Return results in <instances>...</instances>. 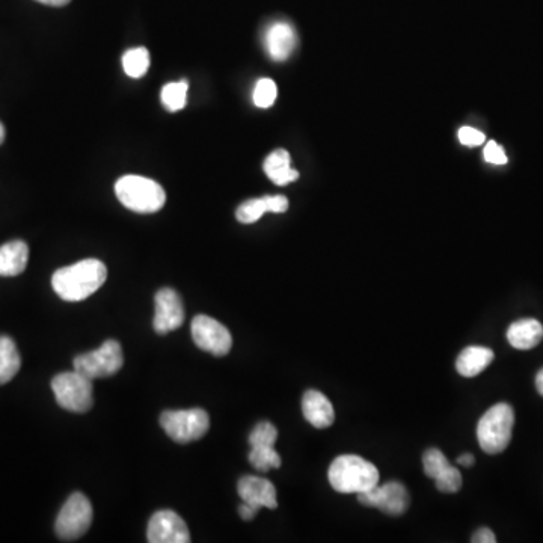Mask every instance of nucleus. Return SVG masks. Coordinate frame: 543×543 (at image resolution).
<instances>
[{
    "mask_svg": "<svg viewBox=\"0 0 543 543\" xmlns=\"http://www.w3.org/2000/svg\"><path fill=\"white\" fill-rule=\"evenodd\" d=\"M29 248L23 240L0 246V277H17L28 266Z\"/></svg>",
    "mask_w": 543,
    "mask_h": 543,
    "instance_id": "nucleus-18",
    "label": "nucleus"
},
{
    "mask_svg": "<svg viewBox=\"0 0 543 543\" xmlns=\"http://www.w3.org/2000/svg\"><path fill=\"white\" fill-rule=\"evenodd\" d=\"M436 488L442 494H456L462 488V474L458 468L448 465L439 476L435 477Z\"/></svg>",
    "mask_w": 543,
    "mask_h": 543,
    "instance_id": "nucleus-26",
    "label": "nucleus"
},
{
    "mask_svg": "<svg viewBox=\"0 0 543 543\" xmlns=\"http://www.w3.org/2000/svg\"><path fill=\"white\" fill-rule=\"evenodd\" d=\"M474 462H476V459H474V456L470 455V453H465V455H462L461 458L458 459V464L465 468L473 467Z\"/></svg>",
    "mask_w": 543,
    "mask_h": 543,
    "instance_id": "nucleus-32",
    "label": "nucleus"
},
{
    "mask_svg": "<svg viewBox=\"0 0 543 543\" xmlns=\"http://www.w3.org/2000/svg\"><path fill=\"white\" fill-rule=\"evenodd\" d=\"M22 367V358L13 338L0 335V385L13 381Z\"/></svg>",
    "mask_w": 543,
    "mask_h": 543,
    "instance_id": "nucleus-22",
    "label": "nucleus"
},
{
    "mask_svg": "<svg viewBox=\"0 0 543 543\" xmlns=\"http://www.w3.org/2000/svg\"><path fill=\"white\" fill-rule=\"evenodd\" d=\"M188 89L189 85L186 80L168 83V85L163 86V106L171 112H178L181 109H185L186 103H188Z\"/></svg>",
    "mask_w": 543,
    "mask_h": 543,
    "instance_id": "nucleus-24",
    "label": "nucleus"
},
{
    "mask_svg": "<svg viewBox=\"0 0 543 543\" xmlns=\"http://www.w3.org/2000/svg\"><path fill=\"white\" fill-rule=\"evenodd\" d=\"M507 340L515 349L530 350L543 340V326L536 319H521L507 329Z\"/></svg>",
    "mask_w": 543,
    "mask_h": 543,
    "instance_id": "nucleus-20",
    "label": "nucleus"
},
{
    "mask_svg": "<svg viewBox=\"0 0 543 543\" xmlns=\"http://www.w3.org/2000/svg\"><path fill=\"white\" fill-rule=\"evenodd\" d=\"M515 412L509 403H497L492 406L477 426V439L480 448L488 455H498L509 447L512 441Z\"/></svg>",
    "mask_w": 543,
    "mask_h": 543,
    "instance_id": "nucleus-4",
    "label": "nucleus"
},
{
    "mask_svg": "<svg viewBox=\"0 0 543 543\" xmlns=\"http://www.w3.org/2000/svg\"><path fill=\"white\" fill-rule=\"evenodd\" d=\"M263 168L269 180L274 181L278 186L290 185L299 178V172L292 168V157L289 151L283 148L270 153L264 160Z\"/></svg>",
    "mask_w": 543,
    "mask_h": 543,
    "instance_id": "nucleus-21",
    "label": "nucleus"
},
{
    "mask_svg": "<svg viewBox=\"0 0 543 543\" xmlns=\"http://www.w3.org/2000/svg\"><path fill=\"white\" fill-rule=\"evenodd\" d=\"M278 439V429L269 421H261L249 435L251 453L248 459L252 467L260 473L278 470L281 467V458L275 450Z\"/></svg>",
    "mask_w": 543,
    "mask_h": 543,
    "instance_id": "nucleus-9",
    "label": "nucleus"
},
{
    "mask_svg": "<svg viewBox=\"0 0 543 543\" xmlns=\"http://www.w3.org/2000/svg\"><path fill=\"white\" fill-rule=\"evenodd\" d=\"M93 506L85 495L76 492L68 498L56 518L55 531L59 539L65 542L77 540L93 524Z\"/></svg>",
    "mask_w": 543,
    "mask_h": 543,
    "instance_id": "nucleus-8",
    "label": "nucleus"
},
{
    "mask_svg": "<svg viewBox=\"0 0 543 543\" xmlns=\"http://www.w3.org/2000/svg\"><path fill=\"white\" fill-rule=\"evenodd\" d=\"M52 390L58 405L67 411L83 414L93 408V381L80 375L76 370L55 376L52 381Z\"/></svg>",
    "mask_w": 543,
    "mask_h": 543,
    "instance_id": "nucleus-5",
    "label": "nucleus"
},
{
    "mask_svg": "<svg viewBox=\"0 0 543 543\" xmlns=\"http://www.w3.org/2000/svg\"><path fill=\"white\" fill-rule=\"evenodd\" d=\"M124 364L123 349L115 340H108L93 352L83 353L74 358V370L91 381L109 378L120 372Z\"/></svg>",
    "mask_w": 543,
    "mask_h": 543,
    "instance_id": "nucleus-7",
    "label": "nucleus"
},
{
    "mask_svg": "<svg viewBox=\"0 0 543 543\" xmlns=\"http://www.w3.org/2000/svg\"><path fill=\"white\" fill-rule=\"evenodd\" d=\"M191 331L195 344L204 352L215 356H225L233 347L230 331L212 317L204 316V314L195 317L192 320Z\"/></svg>",
    "mask_w": 543,
    "mask_h": 543,
    "instance_id": "nucleus-11",
    "label": "nucleus"
},
{
    "mask_svg": "<svg viewBox=\"0 0 543 543\" xmlns=\"http://www.w3.org/2000/svg\"><path fill=\"white\" fill-rule=\"evenodd\" d=\"M118 200L136 213H156L165 206L166 194L162 186L141 175H124L115 185Z\"/></svg>",
    "mask_w": 543,
    "mask_h": 543,
    "instance_id": "nucleus-3",
    "label": "nucleus"
},
{
    "mask_svg": "<svg viewBox=\"0 0 543 543\" xmlns=\"http://www.w3.org/2000/svg\"><path fill=\"white\" fill-rule=\"evenodd\" d=\"M123 68L127 76L133 79L145 76L150 68V53L145 47L127 50L123 56Z\"/></svg>",
    "mask_w": 543,
    "mask_h": 543,
    "instance_id": "nucleus-23",
    "label": "nucleus"
},
{
    "mask_svg": "<svg viewBox=\"0 0 543 543\" xmlns=\"http://www.w3.org/2000/svg\"><path fill=\"white\" fill-rule=\"evenodd\" d=\"M289 210V200L283 195H270V197L248 200L237 209V221L242 224H254L264 213H286Z\"/></svg>",
    "mask_w": 543,
    "mask_h": 543,
    "instance_id": "nucleus-17",
    "label": "nucleus"
},
{
    "mask_svg": "<svg viewBox=\"0 0 543 543\" xmlns=\"http://www.w3.org/2000/svg\"><path fill=\"white\" fill-rule=\"evenodd\" d=\"M471 542L473 543H495L497 542V537H495L494 531L489 530L488 527L479 528L476 533L471 537Z\"/></svg>",
    "mask_w": 543,
    "mask_h": 543,
    "instance_id": "nucleus-30",
    "label": "nucleus"
},
{
    "mask_svg": "<svg viewBox=\"0 0 543 543\" xmlns=\"http://www.w3.org/2000/svg\"><path fill=\"white\" fill-rule=\"evenodd\" d=\"M450 462L445 458L444 453L438 448H429L423 455V468L427 477L435 480L436 476L442 473Z\"/></svg>",
    "mask_w": 543,
    "mask_h": 543,
    "instance_id": "nucleus-27",
    "label": "nucleus"
},
{
    "mask_svg": "<svg viewBox=\"0 0 543 543\" xmlns=\"http://www.w3.org/2000/svg\"><path fill=\"white\" fill-rule=\"evenodd\" d=\"M494 358V352L489 347L470 346L458 356L456 370L464 378H476L491 366Z\"/></svg>",
    "mask_w": 543,
    "mask_h": 543,
    "instance_id": "nucleus-19",
    "label": "nucleus"
},
{
    "mask_svg": "<svg viewBox=\"0 0 543 543\" xmlns=\"http://www.w3.org/2000/svg\"><path fill=\"white\" fill-rule=\"evenodd\" d=\"M358 501L362 506L376 507L385 515L400 516L408 510L411 497L403 483L388 482L375 486L370 491L361 492L358 494Z\"/></svg>",
    "mask_w": 543,
    "mask_h": 543,
    "instance_id": "nucleus-10",
    "label": "nucleus"
},
{
    "mask_svg": "<svg viewBox=\"0 0 543 543\" xmlns=\"http://www.w3.org/2000/svg\"><path fill=\"white\" fill-rule=\"evenodd\" d=\"M278 97L277 83L272 79H260L255 85L252 100L254 105L260 109H267L274 105Z\"/></svg>",
    "mask_w": 543,
    "mask_h": 543,
    "instance_id": "nucleus-25",
    "label": "nucleus"
},
{
    "mask_svg": "<svg viewBox=\"0 0 543 543\" xmlns=\"http://www.w3.org/2000/svg\"><path fill=\"white\" fill-rule=\"evenodd\" d=\"M458 139L465 147H479L485 142L486 136L473 127H462L458 132Z\"/></svg>",
    "mask_w": 543,
    "mask_h": 543,
    "instance_id": "nucleus-28",
    "label": "nucleus"
},
{
    "mask_svg": "<svg viewBox=\"0 0 543 543\" xmlns=\"http://www.w3.org/2000/svg\"><path fill=\"white\" fill-rule=\"evenodd\" d=\"M147 539L150 543H188L191 542V533L177 513L160 510L148 522Z\"/></svg>",
    "mask_w": 543,
    "mask_h": 543,
    "instance_id": "nucleus-12",
    "label": "nucleus"
},
{
    "mask_svg": "<svg viewBox=\"0 0 543 543\" xmlns=\"http://www.w3.org/2000/svg\"><path fill=\"white\" fill-rule=\"evenodd\" d=\"M237 492L243 503L254 507L255 510H260L261 507L266 509H277V489L274 483L269 482L263 477L245 476L237 483Z\"/></svg>",
    "mask_w": 543,
    "mask_h": 543,
    "instance_id": "nucleus-14",
    "label": "nucleus"
},
{
    "mask_svg": "<svg viewBox=\"0 0 543 543\" xmlns=\"http://www.w3.org/2000/svg\"><path fill=\"white\" fill-rule=\"evenodd\" d=\"M5 136H7V132H5L4 124L0 123V145L4 144Z\"/></svg>",
    "mask_w": 543,
    "mask_h": 543,
    "instance_id": "nucleus-35",
    "label": "nucleus"
},
{
    "mask_svg": "<svg viewBox=\"0 0 543 543\" xmlns=\"http://www.w3.org/2000/svg\"><path fill=\"white\" fill-rule=\"evenodd\" d=\"M483 156H485L486 162L492 163V165H506L507 163L506 153H504L501 145H498L495 141L486 144Z\"/></svg>",
    "mask_w": 543,
    "mask_h": 543,
    "instance_id": "nucleus-29",
    "label": "nucleus"
},
{
    "mask_svg": "<svg viewBox=\"0 0 543 543\" xmlns=\"http://www.w3.org/2000/svg\"><path fill=\"white\" fill-rule=\"evenodd\" d=\"M296 44H298V35L290 23L277 22L266 29L264 47L274 61H287L295 52Z\"/></svg>",
    "mask_w": 543,
    "mask_h": 543,
    "instance_id": "nucleus-15",
    "label": "nucleus"
},
{
    "mask_svg": "<svg viewBox=\"0 0 543 543\" xmlns=\"http://www.w3.org/2000/svg\"><path fill=\"white\" fill-rule=\"evenodd\" d=\"M40 4L49 5V7H65L71 0H37Z\"/></svg>",
    "mask_w": 543,
    "mask_h": 543,
    "instance_id": "nucleus-33",
    "label": "nucleus"
},
{
    "mask_svg": "<svg viewBox=\"0 0 543 543\" xmlns=\"http://www.w3.org/2000/svg\"><path fill=\"white\" fill-rule=\"evenodd\" d=\"M302 412H304L305 420L317 429H326L334 424V406L320 391L310 390L304 394Z\"/></svg>",
    "mask_w": 543,
    "mask_h": 543,
    "instance_id": "nucleus-16",
    "label": "nucleus"
},
{
    "mask_svg": "<svg viewBox=\"0 0 543 543\" xmlns=\"http://www.w3.org/2000/svg\"><path fill=\"white\" fill-rule=\"evenodd\" d=\"M154 302H156V314H154L153 326L156 332L168 334L183 325L185 308H183V302L175 290H159Z\"/></svg>",
    "mask_w": 543,
    "mask_h": 543,
    "instance_id": "nucleus-13",
    "label": "nucleus"
},
{
    "mask_svg": "<svg viewBox=\"0 0 543 543\" xmlns=\"http://www.w3.org/2000/svg\"><path fill=\"white\" fill-rule=\"evenodd\" d=\"M240 518L245 519V521H252V519L257 516V510L254 507L248 506V504L243 503L239 507Z\"/></svg>",
    "mask_w": 543,
    "mask_h": 543,
    "instance_id": "nucleus-31",
    "label": "nucleus"
},
{
    "mask_svg": "<svg viewBox=\"0 0 543 543\" xmlns=\"http://www.w3.org/2000/svg\"><path fill=\"white\" fill-rule=\"evenodd\" d=\"M160 426L166 435L178 444H189L209 432L210 418L209 414L200 408L165 411L160 415Z\"/></svg>",
    "mask_w": 543,
    "mask_h": 543,
    "instance_id": "nucleus-6",
    "label": "nucleus"
},
{
    "mask_svg": "<svg viewBox=\"0 0 543 543\" xmlns=\"http://www.w3.org/2000/svg\"><path fill=\"white\" fill-rule=\"evenodd\" d=\"M536 388L539 391L540 396H543V369L537 373L536 376Z\"/></svg>",
    "mask_w": 543,
    "mask_h": 543,
    "instance_id": "nucleus-34",
    "label": "nucleus"
},
{
    "mask_svg": "<svg viewBox=\"0 0 543 543\" xmlns=\"http://www.w3.org/2000/svg\"><path fill=\"white\" fill-rule=\"evenodd\" d=\"M108 278L105 263L96 258L79 261L73 266L56 270L52 287L59 298L67 302H80L94 295Z\"/></svg>",
    "mask_w": 543,
    "mask_h": 543,
    "instance_id": "nucleus-1",
    "label": "nucleus"
},
{
    "mask_svg": "<svg viewBox=\"0 0 543 543\" xmlns=\"http://www.w3.org/2000/svg\"><path fill=\"white\" fill-rule=\"evenodd\" d=\"M329 483L340 494H361L379 485V471L356 455L338 456L328 471Z\"/></svg>",
    "mask_w": 543,
    "mask_h": 543,
    "instance_id": "nucleus-2",
    "label": "nucleus"
}]
</instances>
